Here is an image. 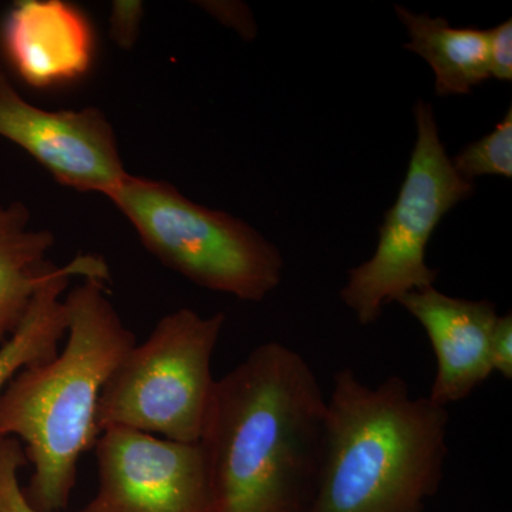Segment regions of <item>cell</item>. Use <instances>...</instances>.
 I'll list each match as a JSON object with an SVG mask.
<instances>
[{"label": "cell", "instance_id": "obj_1", "mask_svg": "<svg viewBox=\"0 0 512 512\" xmlns=\"http://www.w3.org/2000/svg\"><path fill=\"white\" fill-rule=\"evenodd\" d=\"M328 400L296 350L264 343L215 380L200 446L211 512H305L325 446Z\"/></svg>", "mask_w": 512, "mask_h": 512}, {"label": "cell", "instance_id": "obj_2", "mask_svg": "<svg viewBox=\"0 0 512 512\" xmlns=\"http://www.w3.org/2000/svg\"><path fill=\"white\" fill-rule=\"evenodd\" d=\"M104 282L87 276L67 293L64 348L55 359L20 370L0 393V440L22 443L33 466L23 493L36 512L67 510L80 458L101 434V389L136 346Z\"/></svg>", "mask_w": 512, "mask_h": 512}, {"label": "cell", "instance_id": "obj_3", "mask_svg": "<svg viewBox=\"0 0 512 512\" xmlns=\"http://www.w3.org/2000/svg\"><path fill=\"white\" fill-rule=\"evenodd\" d=\"M446 407L410 394L399 376L376 387L336 373L325 446L305 512H423L448 456Z\"/></svg>", "mask_w": 512, "mask_h": 512}, {"label": "cell", "instance_id": "obj_4", "mask_svg": "<svg viewBox=\"0 0 512 512\" xmlns=\"http://www.w3.org/2000/svg\"><path fill=\"white\" fill-rule=\"evenodd\" d=\"M161 264L210 291L261 302L278 288L281 252L247 222L184 197L174 185L128 174L106 195Z\"/></svg>", "mask_w": 512, "mask_h": 512}, {"label": "cell", "instance_id": "obj_5", "mask_svg": "<svg viewBox=\"0 0 512 512\" xmlns=\"http://www.w3.org/2000/svg\"><path fill=\"white\" fill-rule=\"evenodd\" d=\"M224 325L222 312L202 318L184 308L165 315L101 389L100 433L127 429L198 443L215 384L212 355Z\"/></svg>", "mask_w": 512, "mask_h": 512}, {"label": "cell", "instance_id": "obj_6", "mask_svg": "<svg viewBox=\"0 0 512 512\" xmlns=\"http://www.w3.org/2000/svg\"><path fill=\"white\" fill-rule=\"evenodd\" d=\"M414 120L416 141L409 168L396 202L384 214L375 254L350 269L340 291L363 326L373 325L389 303L434 286L439 271L426 261L431 235L448 212L476 190V184L454 170L431 104L417 101Z\"/></svg>", "mask_w": 512, "mask_h": 512}, {"label": "cell", "instance_id": "obj_7", "mask_svg": "<svg viewBox=\"0 0 512 512\" xmlns=\"http://www.w3.org/2000/svg\"><path fill=\"white\" fill-rule=\"evenodd\" d=\"M94 451L99 490L76 512H211L200 443L111 429L100 434Z\"/></svg>", "mask_w": 512, "mask_h": 512}, {"label": "cell", "instance_id": "obj_8", "mask_svg": "<svg viewBox=\"0 0 512 512\" xmlns=\"http://www.w3.org/2000/svg\"><path fill=\"white\" fill-rule=\"evenodd\" d=\"M0 137L23 148L57 183L107 195L127 177L117 138L100 110L50 111L20 96L0 70Z\"/></svg>", "mask_w": 512, "mask_h": 512}, {"label": "cell", "instance_id": "obj_9", "mask_svg": "<svg viewBox=\"0 0 512 512\" xmlns=\"http://www.w3.org/2000/svg\"><path fill=\"white\" fill-rule=\"evenodd\" d=\"M429 336L437 372L429 399L446 407L466 399L493 373L491 338L498 316L490 301H467L434 286L399 302Z\"/></svg>", "mask_w": 512, "mask_h": 512}, {"label": "cell", "instance_id": "obj_10", "mask_svg": "<svg viewBox=\"0 0 512 512\" xmlns=\"http://www.w3.org/2000/svg\"><path fill=\"white\" fill-rule=\"evenodd\" d=\"M2 45L20 79L36 89L72 83L93 63L92 25L63 0L16 2L3 20Z\"/></svg>", "mask_w": 512, "mask_h": 512}, {"label": "cell", "instance_id": "obj_11", "mask_svg": "<svg viewBox=\"0 0 512 512\" xmlns=\"http://www.w3.org/2000/svg\"><path fill=\"white\" fill-rule=\"evenodd\" d=\"M73 276L109 279V268L99 256L86 255L64 266H50L37 286L25 319L0 345V393L25 367L55 359L67 332V312L60 299Z\"/></svg>", "mask_w": 512, "mask_h": 512}, {"label": "cell", "instance_id": "obj_12", "mask_svg": "<svg viewBox=\"0 0 512 512\" xmlns=\"http://www.w3.org/2000/svg\"><path fill=\"white\" fill-rule=\"evenodd\" d=\"M409 35L404 49L433 69L437 96H463L490 79L487 30L453 28L444 18L394 6Z\"/></svg>", "mask_w": 512, "mask_h": 512}, {"label": "cell", "instance_id": "obj_13", "mask_svg": "<svg viewBox=\"0 0 512 512\" xmlns=\"http://www.w3.org/2000/svg\"><path fill=\"white\" fill-rule=\"evenodd\" d=\"M53 245L52 232L30 228L23 202L0 207V345L25 319L37 286L53 265L46 259Z\"/></svg>", "mask_w": 512, "mask_h": 512}, {"label": "cell", "instance_id": "obj_14", "mask_svg": "<svg viewBox=\"0 0 512 512\" xmlns=\"http://www.w3.org/2000/svg\"><path fill=\"white\" fill-rule=\"evenodd\" d=\"M454 170L474 183L480 177H512V107L487 136L451 158Z\"/></svg>", "mask_w": 512, "mask_h": 512}, {"label": "cell", "instance_id": "obj_15", "mask_svg": "<svg viewBox=\"0 0 512 512\" xmlns=\"http://www.w3.org/2000/svg\"><path fill=\"white\" fill-rule=\"evenodd\" d=\"M28 464L19 440H0V512H36L19 481V471Z\"/></svg>", "mask_w": 512, "mask_h": 512}, {"label": "cell", "instance_id": "obj_16", "mask_svg": "<svg viewBox=\"0 0 512 512\" xmlns=\"http://www.w3.org/2000/svg\"><path fill=\"white\" fill-rule=\"evenodd\" d=\"M144 18V3L117 0L111 6L110 36L121 49L131 50L140 36Z\"/></svg>", "mask_w": 512, "mask_h": 512}, {"label": "cell", "instance_id": "obj_17", "mask_svg": "<svg viewBox=\"0 0 512 512\" xmlns=\"http://www.w3.org/2000/svg\"><path fill=\"white\" fill-rule=\"evenodd\" d=\"M490 76L501 82L512 79V20L487 30Z\"/></svg>", "mask_w": 512, "mask_h": 512}, {"label": "cell", "instance_id": "obj_18", "mask_svg": "<svg viewBox=\"0 0 512 512\" xmlns=\"http://www.w3.org/2000/svg\"><path fill=\"white\" fill-rule=\"evenodd\" d=\"M491 367L504 379H512V315L498 316L491 338Z\"/></svg>", "mask_w": 512, "mask_h": 512}, {"label": "cell", "instance_id": "obj_19", "mask_svg": "<svg viewBox=\"0 0 512 512\" xmlns=\"http://www.w3.org/2000/svg\"><path fill=\"white\" fill-rule=\"evenodd\" d=\"M201 8L210 12L224 25L237 30L239 35L245 39L255 37V23L247 6L238 2H201Z\"/></svg>", "mask_w": 512, "mask_h": 512}]
</instances>
